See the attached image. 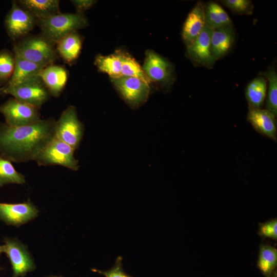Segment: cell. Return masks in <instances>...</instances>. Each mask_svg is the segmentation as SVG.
I'll list each match as a JSON object with an SVG mask.
<instances>
[{"label": "cell", "instance_id": "d6a6232c", "mask_svg": "<svg viewBox=\"0 0 277 277\" xmlns=\"http://www.w3.org/2000/svg\"><path fill=\"white\" fill-rule=\"evenodd\" d=\"M3 252V246H0V254H1V253ZM1 270V267L0 266V270Z\"/></svg>", "mask_w": 277, "mask_h": 277}, {"label": "cell", "instance_id": "7c38bea8", "mask_svg": "<svg viewBox=\"0 0 277 277\" xmlns=\"http://www.w3.org/2000/svg\"><path fill=\"white\" fill-rule=\"evenodd\" d=\"M213 29L207 24L199 36L187 46V55L196 66L212 68L215 61L210 50Z\"/></svg>", "mask_w": 277, "mask_h": 277}, {"label": "cell", "instance_id": "f1b7e54d", "mask_svg": "<svg viewBox=\"0 0 277 277\" xmlns=\"http://www.w3.org/2000/svg\"><path fill=\"white\" fill-rule=\"evenodd\" d=\"M224 6L232 12L240 15H251L253 10V5L250 0H223Z\"/></svg>", "mask_w": 277, "mask_h": 277}, {"label": "cell", "instance_id": "e0dca14e", "mask_svg": "<svg viewBox=\"0 0 277 277\" xmlns=\"http://www.w3.org/2000/svg\"><path fill=\"white\" fill-rule=\"evenodd\" d=\"M235 39V33L233 27L213 29L210 40V50L215 61L229 52Z\"/></svg>", "mask_w": 277, "mask_h": 277}, {"label": "cell", "instance_id": "e575fe53", "mask_svg": "<svg viewBox=\"0 0 277 277\" xmlns=\"http://www.w3.org/2000/svg\"><path fill=\"white\" fill-rule=\"evenodd\" d=\"M2 95V93H1V91H0V95Z\"/></svg>", "mask_w": 277, "mask_h": 277}, {"label": "cell", "instance_id": "1f68e13d", "mask_svg": "<svg viewBox=\"0 0 277 277\" xmlns=\"http://www.w3.org/2000/svg\"><path fill=\"white\" fill-rule=\"evenodd\" d=\"M71 2L76 10V13L83 14L84 12L92 7L96 2L93 0H73Z\"/></svg>", "mask_w": 277, "mask_h": 277}, {"label": "cell", "instance_id": "5bb4252c", "mask_svg": "<svg viewBox=\"0 0 277 277\" xmlns=\"http://www.w3.org/2000/svg\"><path fill=\"white\" fill-rule=\"evenodd\" d=\"M276 117L267 109L249 108L247 121L259 133L276 141Z\"/></svg>", "mask_w": 277, "mask_h": 277}, {"label": "cell", "instance_id": "52a82bcc", "mask_svg": "<svg viewBox=\"0 0 277 277\" xmlns=\"http://www.w3.org/2000/svg\"><path fill=\"white\" fill-rule=\"evenodd\" d=\"M39 110L14 97L0 105V113L4 116L5 124L11 127L28 125L38 121L41 119Z\"/></svg>", "mask_w": 277, "mask_h": 277}, {"label": "cell", "instance_id": "ba28073f", "mask_svg": "<svg viewBox=\"0 0 277 277\" xmlns=\"http://www.w3.org/2000/svg\"><path fill=\"white\" fill-rule=\"evenodd\" d=\"M4 25L9 37L14 42L28 35L37 25V20L16 2L12 1Z\"/></svg>", "mask_w": 277, "mask_h": 277}, {"label": "cell", "instance_id": "44dd1931", "mask_svg": "<svg viewBox=\"0 0 277 277\" xmlns=\"http://www.w3.org/2000/svg\"><path fill=\"white\" fill-rule=\"evenodd\" d=\"M256 265L265 277H277L276 248L267 244H261Z\"/></svg>", "mask_w": 277, "mask_h": 277}, {"label": "cell", "instance_id": "4316f807", "mask_svg": "<svg viewBox=\"0 0 277 277\" xmlns=\"http://www.w3.org/2000/svg\"><path fill=\"white\" fill-rule=\"evenodd\" d=\"M121 76L135 77L150 84V81L146 76L143 68L137 61L130 55L121 52Z\"/></svg>", "mask_w": 277, "mask_h": 277}, {"label": "cell", "instance_id": "9c48e42d", "mask_svg": "<svg viewBox=\"0 0 277 277\" xmlns=\"http://www.w3.org/2000/svg\"><path fill=\"white\" fill-rule=\"evenodd\" d=\"M111 81L124 100L131 106L138 107L145 103L150 92L149 84L135 77L120 76Z\"/></svg>", "mask_w": 277, "mask_h": 277}, {"label": "cell", "instance_id": "d4e9b609", "mask_svg": "<svg viewBox=\"0 0 277 277\" xmlns=\"http://www.w3.org/2000/svg\"><path fill=\"white\" fill-rule=\"evenodd\" d=\"M12 162L0 154V188L10 184H23L25 177L17 172Z\"/></svg>", "mask_w": 277, "mask_h": 277}, {"label": "cell", "instance_id": "4fadbf2b", "mask_svg": "<svg viewBox=\"0 0 277 277\" xmlns=\"http://www.w3.org/2000/svg\"><path fill=\"white\" fill-rule=\"evenodd\" d=\"M38 212L29 201L15 204L0 203V220L8 225L19 226L36 217Z\"/></svg>", "mask_w": 277, "mask_h": 277}, {"label": "cell", "instance_id": "836d02e7", "mask_svg": "<svg viewBox=\"0 0 277 277\" xmlns=\"http://www.w3.org/2000/svg\"><path fill=\"white\" fill-rule=\"evenodd\" d=\"M49 277H62V276H50Z\"/></svg>", "mask_w": 277, "mask_h": 277}, {"label": "cell", "instance_id": "3957f363", "mask_svg": "<svg viewBox=\"0 0 277 277\" xmlns=\"http://www.w3.org/2000/svg\"><path fill=\"white\" fill-rule=\"evenodd\" d=\"M41 33L55 45L63 37L84 28L88 22L84 14L59 13L48 18L37 20Z\"/></svg>", "mask_w": 277, "mask_h": 277}, {"label": "cell", "instance_id": "4dcf8cb0", "mask_svg": "<svg viewBox=\"0 0 277 277\" xmlns=\"http://www.w3.org/2000/svg\"><path fill=\"white\" fill-rule=\"evenodd\" d=\"M122 262L123 258L119 256L116 258L113 266L111 269L105 271L92 269V271L101 274L105 277H132L124 271Z\"/></svg>", "mask_w": 277, "mask_h": 277}, {"label": "cell", "instance_id": "d6986e66", "mask_svg": "<svg viewBox=\"0 0 277 277\" xmlns=\"http://www.w3.org/2000/svg\"><path fill=\"white\" fill-rule=\"evenodd\" d=\"M58 55L68 64H72L77 59L82 46V39L77 31L67 34L56 44Z\"/></svg>", "mask_w": 277, "mask_h": 277}, {"label": "cell", "instance_id": "5b68a950", "mask_svg": "<svg viewBox=\"0 0 277 277\" xmlns=\"http://www.w3.org/2000/svg\"><path fill=\"white\" fill-rule=\"evenodd\" d=\"M75 150L55 135L40 151L34 161L39 166L60 165L77 171L79 165L74 156Z\"/></svg>", "mask_w": 277, "mask_h": 277}, {"label": "cell", "instance_id": "8992f818", "mask_svg": "<svg viewBox=\"0 0 277 277\" xmlns=\"http://www.w3.org/2000/svg\"><path fill=\"white\" fill-rule=\"evenodd\" d=\"M83 133V125L78 118L76 108L68 106L56 121L55 136L76 150L80 144Z\"/></svg>", "mask_w": 277, "mask_h": 277}, {"label": "cell", "instance_id": "30bf717a", "mask_svg": "<svg viewBox=\"0 0 277 277\" xmlns=\"http://www.w3.org/2000/svg\"><path fill=\"white\" fill-rule=\"evenodd\" d=\"M4 242L3 252L11 263L13 277L23 276L35 269V264L26 245L15 239L6 238Z\"/></svg>", "mask_w": 277, "mask_h": 277}, {"label": "cell", "instance_id": "2e32d148", "mask_svg": "<svg viewBox=\"0 0 277 277\" xmlns=\"http://www.w3.org/2000/svg\"><path fill=\"white\" fill-rule=\"evenodd\" d=\"M39 76L50 95L55 97L60 96L68 77L65 67L54 64L44 67L40 72Z\"/></svg>", "mask_w": 277, "mask_h": 277}, {"label": "cell", "instance_id": "277c9868", "mask_svg": "<svg viewBox=\"0 0 277 277\" xmlns=\"http://www.w3.org/2000/svg\"><path fill=\"white\" fill-rule=\"evenodd\" d=\"M2 95L9 94L15 99L40 109L51 96L39 75L19 84L0 87Z\"/></svg>", "mask_w": 277, "mask_h": 277}, {"label": "cell", "instance_id": "484cf974", "mask_svg": "<svg viewBox=\"0 0 277 277\" xmlns=\"http://www.w3.org/2000/svg\"><path fill=\"white\" fill-rule=\"evenodd\" d=\"M268 82L266 98V109L275 117L277 115V73L274 67H270L262 73Z\"/></svg>", "mask_w": 277, "mask_h": 277}, {"label": "cell", "instance_id": "ac0fdd59", "mask_svg": "<svg viewBox=\"0 0 277 277\" xmlns=\"http://www.w3.org/2000/svg\"><path fill=\"white\" fill-rule=\"evenodd\" d=\"M17 3L36 20L60 13L58 0H19Z\"/></svg>", "mask_w": 277, "mask_h": 277}, {"label": "cell", "instance_id": "83f0119b", "mask_svg": "<svg viewBox=\"0 0 277 277\" xmlns=\"http://www.w3.org/2000/svg\"><path fill=\"white\" fill-rule=\"evenodd\" d=\"M14 65L15 56L13 52L6 49L0 50V85L2 86L5 85L11 78Z\"/></svg>", "mask_w": 277, "mask_h": 277}, {"label": "cell", "instance_id": "cb8c5ba5", "mask_svg": "<svg viewBox=\"0 0 277 277\" xmlns=\"http://www.w3.org/2000/svg\"><path fill=\"white\" fill-rule=\"evenodd\" d=\"M94 64L100 71L107 73L111 78L122 76L121 52L105 56L98 55Z\"/></svg>", "mask_w": 277, "mask_h": 277}, {"label": "cell", "instance_id": "7a4b0ae2", "mask_svg": "<svg viewBox=\"0 0 277 277\" xmlns=\"http://www.w3.org/2000/svg\"><path fill=\"white\" fill-rule=\"evenodd\" d=\"M55 46L41 33L28 34L14 42L13 52L26 60L46 67L54 64L58 57Z\"/></svg>", "mask_w": 277, "mask_h": 277}, {"label": "cell", "instance_id": "9a60e30c", "mask_svg": "<svg viewBox=\"0 0 277 277\" xmlns=\"http://www.w3.org/2000/svg\"><path fill=\"white\" fill-rule=\"evenodd\" d=\"M206 25L204 5L199 2L188 13L183 25L182 36L186 46L199 36Z\"/></svg>", "mask_w": 277, "mask_h": 277}, {"label": "cell", "instance_id": "f546056e", "mask_svg": "<svg viewBox=\"0 0 277 277\" xmlns=\"http://www.w3.org/2000/svg\"><path fill=\"white\" fill-rule=\"evenodd\" d=\"M258 235L274 241L277 240V219L273 218L259 224Z\"/></svg>", "mask_w": 277, "mask_h": 277}, {"label": "cell", "instance_id": "7402d4cb", "mask_svg": "<svg viewBox=\"0 0 277 277\" xmlns=\"http://www.w3.org/2000/svg\"><path fill=\"white\" fill-rule=\"evenodd\" d=\"M206 24L213 29L233 27L232 22L225 10L217 3L210 2L204 5Z\"/></svg>", "mask_w": 277, "mask_h": 277}, {"label": "cell", "instance_id": "8fae6325", "mask_svg": "<svg viewBox=\"0 0 277 277\" xmlns=\"http://www.w3.org/2000/svg\"><path fill=\"white\" fill-rule=\"evenodd\" d=\"M143 69L150 82L163 86L172 83L173 67L165 58L152 50H147Z\"/></svg>", "mask_w": 277, "mask_h": 277}, {"label": "cell", "instance_id": "603a6c76", "mask_svg": "<svg viewBox=\"0 0 277 277\" xmlns=\"http://www.w3.org/2000/svg\"><path fill=\"white\" fill-rule=\"evenodd\" d=\"M267 81L262 75L251 81L246 87V98L249 108H261L267 94Z\"/></svg>", "mask_w": 277, "mask_h": 277}, {"label": "cell", "instance_id": "6da1fadb", "mask_svg": "<svg viewBox=\"0 0 277 277\" xmlns=\"http://www.w3.org/2000/svg\"><path fill=\"white\" fill-rule=\"evenodd\" d=\"M55 122L52 118L41 119L19 127L0 123V154L16 163L34 161L55 136Z\"/></svg>", "mask_w": 277, "mask_h": 277}, {"label": "cell", "instance_id": "ffe728a7", "mask_svg": "<svg viewBox=\"0 0 277 277\" xmlns=\"http://www.w3.org/2000/svg\"><path fill=\"white\" fill-rule=\"evenodd\" d=\"M14 56L15 65L13 74L8 82L3 86L15 85L32 77L38 76L41 70L45 67L16 55L14 54Z\"/></svg>", "mask_w": 277, "mask_h": 277}]
</instances>
